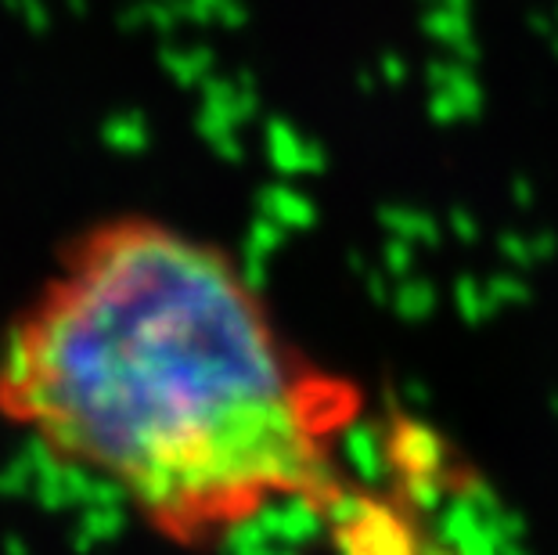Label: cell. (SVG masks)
<instances>
[{
	"label": "cell",
	"mask_w": 558,
	"mask_h": 555,
	"mask_svg": "<svg viewBox=\"0 0 558 555\" xmlns=\"http://www.w3.org/2000/svg\"><path fill=\"white\" fill-rule=\"evenodd\" d=\"M551 415H555V419H558V394H555V397H551Z\"/></svg>",
	"instance_id": "cell-26"
},
{
	"label": "cell",
	"mask_w": 558,
	"mask_h": 555,
	"mask_svg": "<svg viewBox=\"0 0 558 555\" xmlns=\"http://www.w3.org/2000/svg\"><path fill=\"white\" fill-rule=\"evenodd\" d=\"M256 214L278 220L281 228H289V231H306V228H314L317 206H314V198L295 192L292 184L278 181V184H267L264 192L256 195Z\"/></svg>",
	"instance_id": "cell-9"
},
{
	"label": "cell",
	"mask_w": 558,
	"mask_h": 555,
	"mask_svg": "<svg viewBox=\"0 0 558 555\" xmlns=\"http://www.w3.org/2000/svg\"><path fill=\"white\" fill-rule=\"evenodd\" d=\"M433 400V389L429 383H422V379H408V383H400V405L408 408V411H422L425 405Z\"/></svg>",
	"instance_id": "cell-22"
},
{
	"label": "cell",
	"mask_w": 558,
	"mask_h": 555,
	"mask_svg": "<svg viewBox=\"0 0 558 555\" xmlns=\"http://www.w3.org/2000/svg\"><path fill=\"white\" fill-rule=\"evenodd\" d=\"M422 29L429 33V37L447 47L450 55L461 58V62H476L480 58V44L472 37V19H469V8H458V4H444V0H436V8H429L422 15Z\"/></svg>",
	"instance_id": "cell-8"
},
{
	"label": "cell",
	"mask_w": 558,
	"mask_h": 555,
	"mask_svg": "<svg viewBox=\"0 0 558 555\" xmlns=\"http://www.w3.org/2000/svg\"><path fill=\"white\" fill-rule=\"evenodd\" d=\"M497 250L512 267L526 270V267H541L558 253V239L551 231H537V234H519V231H505L497 239Z\"/></svg>",
	"instance_id": "cell-11"
},
{
	"label": "cell",
	"mask_w": 558,
	"mask_h": 555,
	"mask_svg": "<svg viewBox=\"0 0 558 555\" xmlns=\"http://www.w3.org/2000/svg\"><path fill=\"white\" fill-rule=\"evenodd\" d=\"M444 4H458V8H469L472 0H444Z\"/></svg>",
	"instance_id": "cell-25"
},
{
	"label": "cell",
	"mask_w": 558,
	"mask_h": 555,
	"mask_svg": "<svg viewBox=\"0 0 558 555\" xmlns=\"http://www.w3.org/2000/svg\"><path fill=\"white\" fill-rule=\"evenodd\" d=\"M378 76H383L386 84H403V80H408V62H403L400 55H383L378 58Z\"/></svg>",
	"instance_id": "cell-23"
},
{
	"label": "cell",
	"mask_w": 558,
	"mask_h": 555,
	"mask_svg": "<svg viewBox=\"0 0 558 555\" xmlns=\"http://www.w3.org/2000/svg\"><path fill=\"white\" fill-rule=\"evenodd\" d=\"M378 220L389 234H400L414 245H439V224L429 217L425 209L414 206H383L378 209Z\"/></svg>",
	"instance_id": "cell-13"
},
{
	"label": "cell",
	"mask_w": 558,
	"mask_h": 555,
	"mask_svg": "<svg viewBox=\"0 0 558 555\" xmlns=\"http://www.w3.org/2000/svg\"><path fill=\"white\" fill-rule=\"evenodd\" d=\"M389 455H393L397 476L400 472H447L450 447L429 422L403 415L389 430Z\"/></svg>",
	"instance_id": "cell-5"
},
{
	"label": "cell",
	"mask_w": 558,
	"mask_h": 555,
	"mask_svg": "<svg viewBox=\"0 0 558 555\" xmlns=\"http://www.w3.org/2000/svg\"><path fill=\"white\" fill-rule=\"evenodd\" d=\"M483 112V87L469 62L439 58L429 65V116L439 126L469 123Z\"/></svg>",
	"instance_id": "cell-4"
},
{
	"label": "cell",
	"mask_w": 558,
	"mask_h": 555,
	"mask_svg": "<svg viewBox=\"0 0 558 555\" xmlns=\"http://www.w3.org/2000/svg\"><path fill=\"white\" fill-rule=\"evenodd\" d=\"M284 372L220 256L156 228L101 231L0 342V411L44 462L116 476L184 523L213 505V433Z\"/></svg>",
	"instance_id": "cell-1"
},
{
	"label": "cell",
	"mask_w": 558,
	"mask_h": 555,
	"mask_svg": "<svg viewBox=\"0 0 558 555\" xmlns=\"http://www.w3.org/2000/svg\"><path fill=\"white\" fill-rule=\"evenodd\" d=\"M339 455L347 469L367 487L375 483H386L397 472L393 455H389V433L375 422H350L347 430L339 433Z\"/></svg>",
	"instance_id": "cell-6"
},
{
	"label": "cell",
	"mask_w": 558,
	"mask_h": 555,
	"mask_svg": "<svg viewBox=\"0 0 558 555\" xmlns=\"http://www.w3.org/2000/svg\"><path fill=\"white\" fill-rule=\"evenodd\" d=\"M551 15H555V22H558V4H555V11H551Z\"/></svg>",
	"instance_id": "cell-27"
},
{
	"label": "cell",
	"mask_w": 558,
	"mask_h": 555,
	"mask_svg": "<svg viewBox=\"0 0 558 555\" xmlns=\"http://www.w3.org/2000/svg\"><path fill=\"white\" fill-rule=\"evenodd\" d=\"M162 65L181 87H202L206 80L217 73V55L209 47L192 44V47H170L162 55Z\"/></svg>",
	"instance_id": "cell-12"
},
{
	"label": "cell",
	"mask_w": 558,
	"mask_h": 555,
	"mask_svg": "<svg viewBox=\"0 0 558 555\" xmlns=\"http://www.w3.org/2000/svg\"><path fill=\"white\" fill-rule=\"evenodd\" d=\"M450 234H454L458 242L472 245V242H480L483 224H480V217H476V214H472V209L458 206V209H450Z\"/></svg>",
	"instance_id": "cell-21"
},
{
	"label": "cell",
	"mask_w": 558,
	"mask_h": 555,
	"mask_svg": "<svg viewBox=\"0 0 558 555\" xmlns=\"http://www.w3.org/2000/svg\"><path fill=\"white\" fill-rule=\"evenodd\" d=\"M253 516L264 523L270 541H275V552L311 545V541H317L328 530L317 494L311 491H284L281 498L259 502Z\"/></svg>",
	"instance_id": "cell-3"
},
{
	"label": "cell",
	"mask_w": 558,
	"mask_h": 555,
	"mask_svg": "<svg viewBox=\"0 0 558 555\" xmlns=\"http://www.w3.org/2000/svg\"><path fill=\"white\" fill-rule=\"evenodd\" d=\"M184 19L239 29L248 22V8L242 0H184Z\"/></svg>",
	"instance_id": "cell-17"
},
{
	"label": "cell",
	"mask_w": 558,
	"mask_h": 555,
	"mask_svg": "<svg viewBox=\"0 0 558 555\" xmlns=\"http://www.w3.org/2000/svg\"><path fill=\"white\" fill-rule=\"evenodd\" d=\"M454 306L461 314V322L465 325H486L490 317L497 314V303L490 297V289H486V278H458L454 286Z\"/></svg>",
	"instance_id": "cell-15"
},
{
	"label": "cell",
	"mask_w": 558,
	"mask_h": 555,
	"mask_svg": "<svg viewBox=\"0 0 558 555\" xmlns=\"http://www.w3.org/2000/svg\"><path fill=\"white\" fill-rule=\"evenodd\" d=\"M512 198H515L519 209H530L533 206V198H537V188H533L530 177H515V181H512Z\"/></svg>",
	"instance_id": "cell-24"
},
{
	"label": "cell",
	"mask_w": 558,
	"mask_h": 555,
	"mask_svg": "<svg viewBox=\"0 0 558 555\" xmlns=\"http://www.w3.org/2000/svg\"><path fill=\"white\" fill-rule=\"evenodd\" d=\"M331 541L342 552H386V555H403V552H425V534H418L408 519H403L393 505L386 502H372L367 512L357 519V523L331 530Z\"/></svg>",
	"instance_id": "cell-2"
},
{
	"label": "cell",
	"mask_w": 558,
	"mask_h": 555,
	"mask_svg": "<svg viewBox=\"0 0 558 555\" xmlns=\"http://www.w3.org/2000/svg\"><path fill=\"white\" fill-rule=\"evenodd\" d=\"M436 286L425 278H400V286H393V300H389V306L397 311V317H403V322L418 325L425 322L433 311H436Z\"/></svg>",
	"instance_id": "cell-14"
},
{
	"label": "cell",
	"mask_w": 558,
	"mask_h": 555,
	"mask_svg": "<svg viewBox=\"0 0 558 555\" xmlns=\"http://www.w3.org/2000/svg\"><path fill=\"white\" fill-rule=\"evenodd\" d=\"M447 472H400V502L418 516H436L450 502Z\"/></svg>",
	"instance_id": "cell-10"
},
{
	"label": "cell",
	"mask_w": 558,
	"mask_h": 555,
	"mask_svg": "<svg viewBox=\"0 0 558 555\" xmlns=\"http://www.w3.org/2000/svg\"><path fill=\"white\" fill-rule=\"evenodd\" d=\"M486 289H490V297L497 303V311H505V306H522L530 303V281L522 278V270L512 267V270H497V275L486 278Z\"/></svg>",
	"instance_id": "cell-18"
},
{
	"label": "cell",
	"mask_w": 558,
	"mask_h": 555,
	"mask_svg": "<svg viewBox=\"0 0 558 555\" xmlns=\"http://www.w3.org/2000/svg\"><path fill=\"white\" fill-rule=\"evenodd\" d=\"M267 162L284 177H311L325 170V148L314 137L300 134L289 120H270L264 126Z\"/></svg>",
	"instance_id": "cell-7"
},
{
	"label": "cell",
	"mask_w": 558,
	"mask_h": 555,
	"mask_svg": "<svg viewBox=\"0 0 558 555\" xmlns=\"http://www.w3.org/2000/svg\"><path fill=\"white\" fill-rule=\"evenodd\" d=\"M383 267L393 275L397 281L411 275L414 267V242L400 239V234H389L386 245H383Z\"/></svg>",
	"instance_id": "cell-20"
},
{
	"label": "cell",
	"mask_w": 558,
	"mask_h": 555,
	"mask_svg": "<svg viewBox=\"0 0 558 555\" xmlns=\"http://www.w3.org/2000/svg\"><path fill=\"white\" fill-rule=\"evenodd\" d=\"M220 545L231 548V552H275V541H270L264 523H259V519L253 516V509L234 519V523L223 527Z\"/></svg>",
	"instance_id": "cell-16"
},
{
	"label": "cell",
	"mask_w": 558,
	"mask_h": 555,
	"mask_svg": "<svg viewBox=\"0 0 558 555\" xmlns=\"http://www.w3.org/2000/svg\"><path fill=\"white\" fill-rule=\"evenodd\" d=\"M284 242H289V228H281L278 220H270L264 214H256V220L248 224V231H245V253L275 256Z\"/></svg>",
	"instance_id": "cell-19"
}]
</instances>
